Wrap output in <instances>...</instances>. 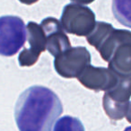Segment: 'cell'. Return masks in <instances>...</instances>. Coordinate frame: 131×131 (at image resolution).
<instances>
[{
	"instance_id": "13",
	"label": "cell",
	"mask_w": 131,
	"mask_h": 131,
	"mask_svg": "<svg viewBox=\"0 0 131 131\" xmlns=\"http://www.w3.org/2000/svg\"><path fill=\"white\" fill-rule=\"evenodd\" d=\"M126 118H127V120L131 123V102L129 103V106H128V109H127V115H126Z\"/></svg>"
},
{
	"instance_id": "7",
	"label": "cell",
	"mask_w": 131,
	"mask_h": 131,
	"mask_svg": "<svg viewBox=\"0 0 131 131\" xmlns=\"http://www.w3.org/2000/svg\"><path fill=\"white\" fill-rule=\"evenodd\" d=\"M26 40L30 48H24L19 54L21 67H31L38 61L40 54L46 50V36L40 24L29 22L26 26Z\"/></svg>"
},
{
	"instance_id": "14",
	"label": "cell",
	"mask_w": 131,
	"mask_h": 131,
	"mask_svg": "<svg viewBox=\"0 0 131 131\" xmlns=\"http://www.w3.org/2000/svg\"><path fill=\"white\" fill-rule=\"evenodd\" d=\"M22 4H24V5H32V4H35L39 1V0H19Z\"/></svg>"
},
{
	"instance_id": "12",
	"label": "cell",
	"mask_w": 131,
	"mask_h": 131,
	"mask_svg": "<svg viewBox=\"0 0 131 131\" xmlns=\"http://www.w3.org/2000/svg\"><path fill=\"white\" fill-rule=\"evenodd\" d=\"M70 1H72V3L78 5H89L92 4L94 0H70Z\"/></svg>"
},
{
	"instance_id": "6",
	"label": "cell",
	"mask_w": 131,
	"mask_h": 131,
	"mask_svg": "<svg viewBox=\"0 0 131 131\" xmlns=\"http://www.w3.org/2000/svg\"><path fill=\"white\" fill-rule=\"evenodd\" d=\"M91 58L85 47H71L55 58L54 68L64 78H75L90 65Z\"/></svg>"
},
{
	"instance_id": "3",
	"label": "cell",
	"mask_w": 131,
	"mask_h": 131,
	"mask_svg": "<svg viewBox=\"0 0 131 131\" xmlns=\"http://www.w3.org/2000/svg\"><path fill=\"white\" fill-rule=\"evenodd\" d=\"M60 24L66 32L86 37L94 28L96 19L94 13L89 7L71 3L64 6Z\"/></svg>"
},
{
	"instance_id": "8",
	"label": "cell",
	"mask_w": 131,
	"mask_h": 131,
	"mask_svg": "<svg viewBox=\"0 0 131 131\" xmlns=\"http://www.w3.org/2000/svg\"><path fill=\"white\" fill-rule=\"evenodd\" d=\"M78 81L89 90L95 92L108 91L118 84V78L110 68L88 65L77 77Z\"/></svg>"
},
{
	"instance_id": "5",
	"label": "cell",
	"mask_w": 131,
	"mask_h": 131,
	"mask_svg": "<svg viewBox=\"0 0 131 131\" xmlns=\"http://www.w3.org/2000/svg\"><path fill=\"white\" fill-rule=\"evenodd\" d=\"M118 84L106 91L102 98L104 111L113 120L125 118L131 97V77H118Z\"/></svg>"
},
{
	"instance_id": "1",
	"label": "cell",
	"mask_w": 131,
	"mask_h": 131,
	"mask_svg": "<svg viewBox=\"0 0 131 131\" xmlns=\"http://www.w3.org/2000/svg\"><path fill=\"white\" fill-rule=\"evenodd\" d=\"M62 112V102L54 92L34 85L17 99L15 118L20 131H51Z\"/></svg>"
},
{
	"instance_id": "4",
	"label": "cell",
	"mask_w": 131,
	"mask_h": 131,
	"mask_svg": "<svg viewBox=\"0 0 131 131\" xmlns=\"http://www.w3.org/2000/svg\"><path fill=\"white\" fill-rule=\"evenodd\" d=\"M26 40V27L20 17H0V55L11 57L16 54Z\"/></svg>"
},
{
	"instance_id": "15",
	"label": "cell",
	"mask_w": 131,
	"mask_h": 131,
	"mask_svg": "<svg viewBox=\"0 0 131 131\" xmlns=\"http://www.w3.org/2000/svg\"><path fill=\"white\" fill-rule=\"evenodd\" d=\"M124 131H131V127H127V128L125 129Z\"/></svg>"
},
{
	"instance_id": "10",
	"label": "cell",
	"mask_w": 131,
	"mask_h": 131,
	"mask_svg": "<svg viewBox=\"0 0 131 131\" xmlns=\"http://www.w3.org/2000/svg\"><path fill=\"white\" fill-rule=\"evenodd\" d=\"M112 13L118 23L131 28V0H112Z\"/></svg>"
},
{
	"instance_id": "11",
	"label": "cell",
	"mask_w": 131,
	"mask_h": 131,
	"mask_svg": "<svg viewBox=\"0 0 131 131\" xmlns=\"http://www.w3.org/2000/svg\"><path fill=\"white\" fill-rule=\"evenodd\" d=\"M53 131H84V127L77 118L64 116L55 123Z\"/></svg>"
},
{
	"instance_id": "9",
	"label": "cell",
	"mask_w": 131,
	"mask_h": 131,
	"mask_svg": "<svg viewBox=\"0 0 131 131\" xmlns=\"http://www.w3.org/2000/svg\"><path fill=\"white\" fill-rule=\"evenodd\" d=\"M40 26L46 36V49L54 58L72 47L60 21L54 17H47L41 21Z\"/></svg>"
},
{
	"instance_id": "2",
	"label": "cell",
	"mask_w": 131,
	"mask_h": 131,
	"mask_svg": "<svg viewBox=\"0 0 131 131\" xmlns=\"http://www.w3.org/2000/svg\"><path fill=\"white\" fill-rule=\"evenodd\" d=\"M102 58L118 77H131V31L111 26L95 45Z\"/></svg>"
}]
</instances>
